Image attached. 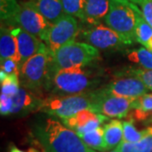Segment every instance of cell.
Segmentation results:
<instances>
[{
	"mask_svg": "<svg viewBox=\"0 0 152 152\" xmlns=\"http://www.w3.org/2000/svg\"><path fill=\"white\" fill-rule=\"evenodd\" d=\"M35 135L46 152H96L75 131L54 118L38 124Z\"/></svg>",
	"mask_w": 152,
	"mask_h": 152,
	"instance_id": "1",
	"label": "cell"
},
{
	"mask_svg": "<svg viewBox=\"0 0 152 152\" xmlns=\"http://www.w3.org/2000/svg\"><path fill=\"white\" fill-rule=\"evenodd\" d=\"M99 82L96 75L85 67L71 68L57 71L49 80L46 90L52 95H77L92 91Z\"/></svg>",
	"mask_w": 152,
	"mask_h": 152,
	"instance_id": "2",
	"label": "cell"
},
{
	"mask_svg": "<svg viewBox=\"0 0 152 152\" xmlns=\"http://www.w3.org/2000/svg\"><path fill=\"white\" fill-rule=\"evenodd\" d=\"M53 54L43 44L37 53L23 65L20 72V86L40 95L46 90L52 69Z\"/></svg>",
	"mask_w": 152,
	"mask_h": 152,
	"instance_id": "3",
	"label": "cell"
},
{
	"mask_svg": "<svg viewBox=\"0 0 152 152\" xmlns=\"http://www.w3.org/2000/svg\"><path fill=\"white\" fill-rule=\"evenodd\" d=\"M138 10L139 8L134 4L127 0H110L109 11L104 21L119 35L125 45H131L136 42Z\"/></svg>",
	"mask_w": 152,
	"mask_h": 152,
	"instance_id": "4",
	"label": "cell"
},
{
	"mask_svg": "<svg viewBox=\"0 0 152 152\" xmlns=\"http://www.w3.org/2000/svg\"><path fill=\"white\" fill-rule=\"evenodd\" d=\"M52 54L53 61L49 80L57 71L89 66L100 58L99 49L86 42H79L64 45Z\"/></svg>",
	"mask_w": 152,
	"mask_h": 152,
	"instance_id": "5",
	"label": "cell"
},
{
	"mask_svg": "<svg viewBox=\"0 0 152 152\" xmlns=\"http://www.w3.org/2000/svg\"><path fill=\"white\" fill-rule=\"evenodd\" d=\"M92 106L91 91L77 95H51L44 98L40 112L65 119L82 110H92Z\"/></svg>",
	"mask_w": 152,
	"mask_h": 152,
	"instance_id": "6",
	"label": "cell"
},
{
	"mask_svg": "<svg viewBox=\"0 0 152 152\" xmlns=\"http://www.w3.org/2000/svg\"><path fill=\"white\" fill-rule=\"evenodd\" d=\"M9 26H19L44 42L52 24L29 2H20V10L13 20L5 23Z\"/></svg>",
	"mask_w": 152,
	"mask_h": 152,
	"instance_id": "7",
	"label": "cell"
},
{
	"mask_svg": "<svg viewBox=\"0 0 152 152\" xmlns=\"http://www.w3.org/2000/svg\"><path fill=\"white\" fill-rule=\"evenodd\" d=\"M80 31V28L77 20L66 14L54 24H52L44 42L48 48L52 53H55L64 45L75 42Z\"/></svg>",
	"mask_w": 152,
	"mask_h": 152,
	"instance_id": "8",
	"label": "cell"
},
{
	"mask_svg": "<svg viewBox=\"0 0 152 152\" xmlns=\"http://www.w3.org/2000/svg\"><path fill=\"white\" fill-rule=\"evenodd\" d=\"M79 36L86 43L101 50L120 49L125 45L118 33L101 23L86 25L80 29Z\"/></svg>",
	"mask_w": 152,
	"mask_h": 152,
	"instance_id": "9",
	"label": "cell"
},
{
	"mask_svg": "<svg viewBox=\"0 0 152 152\" xmlns=\"http://www.w3.org/2000/svg\"><path fill=\"white\" fill-rule=\"evenodd\" d=\"M92 98L93 112L108 118H123L127 117L133 109V98L120 97L105 95L98 89L91 91Z\"/></svg>",
	"mask_w": 152,
	"mask_h": 152,
	"instance_id": "10",
	"label": "cell"
},
{
	"mask_svg": "<svg viewBox=\"0 0 152 152\" xmlns=\"http://www.w3.org/2000/svg\"><path fill=\"white\" fill-rule=\"evenodd\" d=\"M98 90L105 95L133 99L148 94L149 91L144 82L132 76H124L117 79Z\"/></svg>",
	"mask_w": 152,
	"mask_h": 152,
	"instance_id": "11",
	"label": "cell"
},
{
	"mask_svg": "<svg viewBox=\"0 0 152 152\" xmlns=\"http://www.w3.org/2000/svg\"><path fill=\"white\" fill-rule=\"evenodd\" d=\"M12 32L16 37L18 54H19V66L21 69L23 65L34 55L39 52L42 47L43 42L40 39L31 34L26 31L19 26H10Z\"/></svg>",
	"mask_w": 152,
	"mask_h": 152,
	"instance_id": "12",
	"label": "cell"
},
{
	"mask_svg": "<svg viewBox=\"0 0 152 152\" xmlns=\"http://www.w3.org/2000/svg\"><path fill=\"white\" fill-rule=\"evenodd\" d=\"M13 107L10 115H27L40 111L44 98L40 95L20 87L16 95L12 96Z\"/></svg>",
	"mask_w": 152,
	"mask_h": 152,
	"instance_id": "13",
	"label": "cell"
},
{
	"mask_svg": "<svg viewBox=\"0 0 152 152\" xmlns=\"http://www.w3.org/2000/svg\"><path fill=\"white\" fill-rule=\"evenodd\" d=\"M51 24H54L66 13L61 0H28Z\"/></svg>",
	"mask_w": 152,
	"mask_h": 152,
	"instance_id": "14",
	"label": "cell"
},
{
	"mask_svg": "<svg viewBox=\"0 0 152 152\" xmlns=\"http://www.w3.org/2000/svg\"><path fill=\"white\" fill-rule=\"evenodd\" d=\"M110 6V0H86L85 19L86 25H96L105 19Z\"/></svg>",
	"mask_w": 152,
	"mask_h": 152,
	"instance_id": "15",
	"label": "cell"
},
{
	"mask_svg": "<svg viewBox=\"0 0 152 152\" xmlns=\"http://www.w3.org/2000/svg\"><path fill=\"white\" fill-rule=\"evenodd\" d=\"M14 58L19 62L16 37L10 26L3 25L0 29V60Z\"/></svg>",
	"mask_w": 152,
	"mask_h": 152,
	"instance_id": "16",
	"label": "cell"
},
{
	"mask_svg": "<svg viewBox=\"0 0 152 152\" xmlns=\"http://www.w3.org/2000/svg\"><path fill=\"white\" fill-rule=\"evenodd\" d=\"M104 141L107 151L116 150L124 142L123 123L119 120H110L104 125Z\"/></svg>",
	"mask_w": 152,
	"mask_h": 152,
	"instance_id": "17",
	"label": "cell"
},
{
	"mask_svg": "<svg viewBox=\"0 0 152 152\" xmlns=\"http://www.w3.org/2000/svg\"><path fill=\"white\" fill-rule=\"evenodd\" d=\"M101 115L102 114L96 113L89 109L82 110L73 117L68 118L65 119H62V124L65 125L67 128L75 131L77 129L83 127L90 121L97 119L98 118H100Z\"/></svg>",
	"mask_w": 152,
	"mask_h": 152,
	"instance_id": "18",
	"label": "cell"
},
{
	"mask_svg": "<svg viewBox=\"0 0 152 152\" xmlns=\"http://www.w3.org/2000/svg\"><path fill=\"white\" fill-rule=\"evenodd\" d=\"M121 152H152V128L146 129V134L137 143L123 142L118 148Z\"/></svg>",
	"mask_w": 152,
	"mask_h": 152,
	"instance_id": "19",
	"label": "cell"
},
{
	"mask_svg": "<svg viewBox=\"0 0 152 152\" xmlns=\"http://www.w3.org/2000/svg\"><path fill=\"white\" fill-rule=\"evenodd\" d=\"M137 22H136L135 37L136 42H140L144 47L152 38V27L146 21L143 15L142 11L139 9L137 11Z\"/></svg>",
	"mask_w": 152,
	"mask_h": 152,
	"instance_id": "20",
	"label": "cell"
},
{
	"mask_svg": "<svg viewBox=\"0 0 152 152\" xmlns=\"http://www.w3.org/2000/svg\"><path fill=\"white\" fill-rule=\"evenodd\" d=\"M83 141L94 151H107L104 141V128L99 127L95 130L80 136Z\"/></svg>",
	"mask_w": 152,
	"mask_h": 152,
	"instance_id": "21",
	"label": "cell"
},
{
	"mask_svg": "<svg viewBox=\"0 0 152 152\" xmlns=\"http://www.w3.org/2000/svg\"><path fill=\"white\" fill-rule=\"evenodd\" d=\"M129 60L142 67L144 69H152V51L145 48L134 49L128 52Z\"/></svg>",
	"mask_w": 152,
	"mask_h": 152,
	"instance_id": "22",
	"label": "cell"
},
{
	"mask_svg": "<svg viewBox=\"0 0 152 152\" xmlns=\"http://www.w3.org/2000/svg\"><path fill=\"white\" fill-rule=\"evenodd\" d=\"M61 2L67 15L84 21L86 0H61Z\"/></svg>",
	"mask_w": 152,
	"mask_h": 152,
	"instance_id": "23",
	"label": "cell"
},
{
	"mask_svg": "<svg viewBox=\"0 0 152 152\" xmlns=\"http://www.w3.org/2000/svg\"><path fill=\"white\" fill-rule=\"evenodd\" d=\"M20 10V3L17 0H0V17L4 23L13 20Z\"/></svg>",
	"mask_w": 152,
	"mask_h": 152,
	"instance_id": "24",
	"label": "cell"
},
{
	"mask_svg": "<svg viewBox=\"0 0 152 152\" xmlns=\"http://www.w3.org/2000/svg\"><path fill=\"white\" fill-rule=\"evenodd\" d=\"M124 128V142L127 143H137L140 141L146 134V129L138 131L135 126L131 121L123 122Z\"/></svg>",
	"mask_w": 152,
	"mask_h": 152,
	"instance_id": "25",
	"label": "cell"
},
{
	"mask_svg": "<svg viewBox=\"0 0 152 152\" xmlns=\"http://www.w3.org/2000/svg\"><path fill=\"white\" fill-rule=\"evenodd\" d=\"M1 83V93L10 96L16 95L20 90V78L15 74L8 75L6 78L0 82Z\"/></svg>",
	"mask_w": 152,
	"mask_h": 152,
	"instance_id": "26",
	"label": "cell"
},
{
	"mask_svg": "<svg viewBox=\"0 0 152 152\" xmlns=\"http://www.w3.org/2000/svg\"><path fill=\"white\" fill-rule=\"evenodd\" d=\"M120 76H132L140 79L144 82L149 90L152 91V69H131L129 71L122 74Z\"/></svg>",
	"mask_w": 152,
	"mask_h": 152,
	"instance_id": "27",
	"label": "cell"
},
{
	"mask_svg": "<svg viewBox=\"0 0 152 152\" xmlns=\"http://www.w3.org/2000/svg\"><path fill=\"white\" fill-rule=\"evenodd\" d=\"M133 109H141L152 114V95L145 94L140 97L134 99L133 102Z\"/></svg>",
	"mask_w": 152,
	"mask_h": 152,
	"instance_id": "28",
	"label": "cell"
},
{
	"mask_svg": "<svg viewBox=\"0 0 152 152\" xmlns=\"http://www.w3.org/2000/svg\"><path fill=\"white\" fill-rule=\"evenodd\" d=\"M1 70L5 72L8 75H13L15 74L20 76V66L19 62L14 58H7L4 60H1Z\"/></svg>",
	"mask_w": 152,
	"mask_h": 152,
	"instance_id": "29",
	"label": "cell"
},
{
	"mask_svg": "<svg viewBox=\"0 0 152 152\" xmlns=\"http://www.w3.org/2000/svg\"><path fill=\"white\" fill-rule=\"evenodd\" d=\"M13 99L12 96H7L1 93L0 96V113L2 116L10 115L11 110L13 107Z\"/></svg>",
	"mask_w": 152,
	"mask_h": 152,
	"instance_id": "30",
	"label": "cell"
},
{
	"mask_svg": "<svg viewBox=\"0 0 152 152\" xmlns=\"http://www.w3.org/2000/svg\"><path fill=\"white\" fill-rule=\"evenodd\" d=\"M140 7L145 19L152 27V0H143Z\"/></svg>",
	"mask_w": 152,
	"mask_h": 152,
	"instance_id": "31",
	"label": "cell"
},
{
	"mask_svg": "<svg viewBox=\"0 0 152 152\" xmlns=\"http://www.w3.org/2000/svg\"><path fill=\"white\" fill-rule=\"evenodd\" d=\"M10 152H25V151H23L20 150L19 148L14 146V145H11V146L10 147Z\"/></svg>",
	"mask_w": 152,
	"mask_h": 152,
	"instance_id": "32",
	"label": "cell"
},
{
	"mask_svg": "<svg viewBox=\"0 0 152 152\" xmlns=\"http://www.w3.org/2000/svg\"><path fill=\"white\" fill-rule=\"evenodd\" d=\"M145 48H147L150 51H152V38L147 42L146 46H145Z\"/></svg>",
	"mask_w": 152,
	"mask_h": 152,
	"instance_id": "33",
	"label": "cell"
},
{
	"mask_svg": "<svg viewBox=\"0 0 152 152\" xmlns=\"http://www.w3.org/2000/svg\"><path fill=\"white\" fill-rule=\"evenodd\" d=\"M127 1H129V2H130V3H133V4H141L142 2H143V0H127Z\"/></svg>",
	"mask_w": 152,
	"mask_h": 152,
	"instance_id": "34",
	"label": "cell"
},
{
	"mask_svg": "<svg viewBox=\"0 0 152 152\" xmlns=\"http://www.w3.org/2000/svg\"><path fill=\"white\" fill-rule=\"evenodd\" d=\"M27 152H40V151H38L37 150H36V149H34V148H30V149L28 150Z\"/></svg>",
	"mask_w": 152,
	"mask_h": 152,
	"instance_id": "35",
	"label": "cell"
},
{
	"mask_svg": "<svg viewBox=\"0 0 152 152\" xmlns=\"http://www.w3.org/2000/svg\"><path fill=\"white\" fill-rule=\"evenodd\" d=\"M96 152H97V151H96ZM108 152H121V151H120L118 149H116V150H113V151H108Z\"/></svg>",
	"mask_w": 152,
	"mask_h": 152,
	"instance_id": "36",
	"label": "cell"
}]
</instances>
